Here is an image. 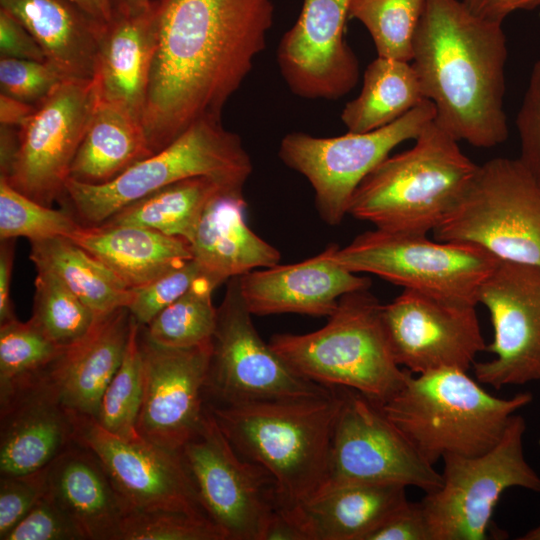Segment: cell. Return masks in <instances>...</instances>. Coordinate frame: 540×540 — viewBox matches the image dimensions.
<instances>
[{
    "instance_id": "1",
    "label": "cell",
    "mask_w": 540,
    "mask_h": 540,
    "mask_svg": "<svg viewBox=\"0 0 540 540\" xmlns=\"http://www.w3.org/2000/svg\"><path fill=\"white\" fill-rule=\"evenodd\" d=\"M157 48L143 126L156 153L203 118L221 119L273 22L272 0H156Z\"/></svg>"
},
{
    "instance_id": "2",
    "label": "cell",
    "mask_w": 540,
    "mask_h": 540,
    "mask_svg": "<svg viewBox=\"0 0 540 540\" xmlns=\"http://www.w3.org/2000/svg\"><path fill=\"white\" fill-rule=\"evenodd\" d=\"M507 52L502 24L473 16L460 0L425 1L411 63L434 121L457 141L478 148L506 141Z\"/></svg>"
},
{
    "instance_id": "3",
    "label": "cell",
    "mask_w": 540,
    "mask_h": 540,
    "mask_svg": "<svg viewBox=\"0 0 540 540\" xmlns=\"http://www.w3.org/2000/svg\"><path fill=\"white\" fill-rule=\"evenodd\" d=\"M342 401L336 387L321 396L207 406L234 449L271 475L278 508L291 511L325 483Z\"/></svg>"
},
{
    "instance_id": "4",
    "label": "cell",
    "mask_w": 540,
    "mask_h": 540,
    "mask_svg": "<svg viewBox=\"0 0 540 540\" xmlns=\"http://www.w3.org/2000/svg\"><path fill=\"white\" fill-rule=\"evenodd\" d=\"M414 140L410 149L388 156L363 179L349 215L377 229L413 234H428L441 224L478 165L434 120Z\"/></svg>"
},
{
    "instance_id": "5",
    "label": "cell",
    "mask_w": 540,
    "mask_h": 540,
    "mask_svg": "<svg viewBox=\"0 0 540 540\" xmlns=\"http://www.w3.org/2000/svg\"><path fill=\"white\" fill-rule=\"evenodd\" d=\"M532 401L488 393L465 370L408 373L401 388L379 404L384 414L431 465L449 454L476 456L491 449L510 418Z\"/></svg>"
},
{
    "instance_id": "6",
    "label": "cell",
    "mask_w": 540,
    "mask_h": 540,
    "mask_svg": "<svg viewBox=\"0 0 540 540\" xmlns=\"http://www.w3.org/2000/svg\"><path fill=\"white\" fill-rule=\"evenodd\" d=\"M369 289L343 295L325 326L306 334H275L269 344L299 375L326 387L354 390L382 404L409 371L396 362Z\"/></svg>"
},
{
    "instance_id": "7",
    "label": "cell",
    "mask_w": 540,
    "mask_h": 540,
    "mask_svg": "<svg viewBox=\"0 0 540 540\" xmlns=\"http://www.w3.org/2000/svg\"><path fill=\"white\" fill-rule=\"evenodd\" d=\"M252 170L239 135L221 119L203 118L108 183L89 185L69 178L60 203L80 225L98 226L123 207L187 178L209 176L243 190Z\"/></svg>"
},
{
    "instance_id": "8",
    "label": "cell",
    "mask_w": 540,
    "mask_h": 540,
    "mask_svg": "<svg viewBox=\"0 0 540 540\" xmlns=\"http://www.w3.org/2000/svg\"><path fill=\"white\" fill-rule=\"evenodd\" d=\"M331 258L353 273H369L404 289L476 306L479 290L499 259L470 243L430 240L427 234L374 228Z\"/></svg>"
},
{
    "instance_id": "9",
    "label": "cell",
    "mask_w": 540,
    "mask_h": 540,
    "mask_svg": "<svg viewBox=\"0 0 540 540\" xmlns=\"http://www.w3.org/2000/svg\"><path fill=\"white\" fill-rule=\"evenodd\" d=\"M499 260L540 267V185L518 158L478 165L458 202L433 231Z\"/></svg>"
},
{
    "instance_id": "10",
    "label": "cell",
    "mask_w": 540,
    "mask_h": 540,
    "mask_svg": "<svg viewBox=\"0 0 540 540\" xmlns=\"http://www.w3.org/2000/svg\"><path fill=\"white\" fill-rule=\"evenodd\" d=\"M525 430L524 418L515 413L488 451L443 457L441 486L420 501L432 540H487L492 514L505 490L540 492V477L524 456Z\"/></svg>"
},
{
    "instance_id": "11",
    "label": "cell",
    "mask_w": 540,
    "mask_h": 540,
    "mask_svg": "<svg viewBox=\"0 0 540 540\" xmlns=\"http://www.w3.org/2000/svg\"><path fill=\"white\" fill-rule=\"evenodd\" d=\"M435 115L434 104L423 99L398 120L373 131L337 137L292 132L282 139L278 155L309 181L319 216L335 226L348 214L351 198L363 179L396 146L415 139Z\"/></svg>"
},
{
    "instance_id": "12",
    "label": "cell",
    "mask_w": 540,
    "mask_h": 540,
    "mask_svg": "<svg viewBox=\"0 0 540 540\" xmlns=\"http://www.w3.org/2000/svg\"><path fill=\"white\" fill-rule=\"evenodd\" d=\"M241 295L239 277L228 280L212 336L206 385L208 404L321 396L334 388L296 373L258 334Z\"/></svg>"
},
{
    "instance_id": "13",
    "label": "cell",
    "mask_w": 540,
    "mask_h": 540,
    "mask_svg": "<svg viewBox=\"0 0 540 540\" xmlns=\"http://www.w3.org/2000/svg\"><path fill=\"white\" fill-rule=\"evenodd\" d=\"M180 454L202 508L225 540H261L278 507L273 478L234 449L208 406Z\"/></svg>"
},
{
    "instance_id": "14",
    "label": "cell",
    "mask_w": 540,
    "mask_h": 540,
    "mask_svg": "<svg viewBox=\"0 0 540 540\" xmlns=\"http://www.w3.org/2000/svg\"><path fill=\"white\" fill-rule=\"evenodd\" d=\"M343 401L331 437L326 485L342 482L396 483L425 493L437 490L442 476L363 394L342 388Z\"/></svg>"
},
{
    "instance_id": "15",
    "label": "cell",
    "mask_w": 540,
    "mask_h": 540,
    "mask_svg": "<svg viewBox=\"0 0 540 540\" xmlns=\"http://www.w3.org/2000/svg\"><path fill=\"white\" fill-rule=\"evenodd\" d=\"M97 100L92 80L65 79L19 128L16 157L1 178L42 205L60 202Z\"/></svg>"
},
{
    "instance_id": "16",
    "label": "cell",
    "mask_w": 540,
    "mask_h": 540,
    "mask_svg": "<svg viewBox=\"0 0 540 540\" xmlns=\"http://www.w3.org/2000/svg\"><path fill=\"white\" fill-rule=\"evenodd\" d=\"M478 303L489 312L493 358L473 364L479 383L495 389L540 380V267L499 260Z\"/></svg>"
},
{
    "instance_id": "17",
    "label": "cell",
    "mask_w": 540,
    "mask_h": 540,
    "mask_svg": "<svg viewBox=\"0 0 540 540\" xmlns=\"http://www.w3.org/2000/svg\"><path fill=\"white\" fill-rule=\"evenodd\" d=\"M139 340L143 395L137 433L161 448L180 452L199 430L207 410L212 343L188 348L162 346L151 341L141 325Z\"/></svg>"
},
{
    "instance_id": "18",
    "label": "cell",
    "mask_w": 540,
    "mask_h": 540,
    "mask_svg": "<svg viewBox=\"0 0 540 540\" xmlns=\"http://www.w3.org/2000/svg\"><path fill=\"white\" fill-rule=\"evenodd\" d=\"M475 307L404 289L382 305L396 362L412 374L449 368L467 371L487 346Z\"/></svg>"
},
{
    "instance_id": "19",
    "label": "cell",
    "mask_w": 540,
    "mask_h": 540,
    "mask_svg": "<svg viewBox=\"0 0 540 540\" xmlns=\"http://www.w3.org/2000/svg\"><path fill=\"white\" fill-rule=\"evenodd\" d=\"M74 427V441L97 456L130 509L178 510L209 518L180 452L141 437H118L94 418L75 412Z\"/></svg>"
},
{
    "instance_id": "20",
    "label": "cell",
    "mask_w": 540,
    "mask_h": 540,
    "mask_svg": "<svg viewBox=\"0 0 540 540\" xmlns=\"http://www.w3.org/2000/svg\"><path fill=\"white\" fill-rule=\"evenodd\" d=\"M350 0H304L283 35L277 63L289 89L306 99L338 100L359 79V62L346 42Z\"/></svg>"
},
{
    "instance_id": "21",
    "label": "cell",
    "mask_w": 540,
    "mask_h": 540,
    "mask_svg": "<svg viewBox=\"0 0 540 540\" xmlns=\"http://www.w3.org/2000/svg\"><path fill=\"white\" fill-rule=\"evenodd\" d=\"M239 285L252 315L330 316L343 295L369 289L371 281L335 262L327 247L299 263L248 272L239 276Z\"/></svg>"
},
{
    "instance_id": "22",
    "label": "cell",
    "mask_w": 540,
    "mask_h": 540,
    "mask_svg": "<svg viewBox=\"0 0 540 540\" xmlns=\"http://www.w3.org/2000/svg\"><path fill=\"white\" fill-rule=\"evenodd\" d=\"M74 412L43 382L0 404V474L47 467L74 442Z\"/></svg>"
},
{
    "instance_id": "23",
    "label": "cell",
    "mask_w": 540,
    "mask_h": 540,
    "mask_svg": "<svg viewBox=\"0 0 540 540\" xmlns=\"http://www.w3.org/2000/svg\"><path fill=\"white\" fill-rule=\"evenodd\" d=\"M132 321L126 307L100 316L84 338L53 361L41 381L69 410L96 419L104 391L123 360Z\"/></svg>"
},
{
    "instance_id": "24",
    "label": "cell",
    "mask_w": 540,
    "mask_h": 540,
    "mask_svg": "<svg viewBox=\"0 0 540 540\" xmlns=\"http://www.w3.org/2000/svg\"><path fill=\"white\" fill-rule=\"evenodd\" d=\"M157 38L156 0L136 14L113 13L100 38L92 79L98 101L120 106L143 122Z\"/></svg>"
},
{
    "instance_id": "25",
    "label": "cell",
    "mask_w": 540,
    "mask_h": 540,
    "mask_svg": "<svg viewBox=\"0 0 540 540\" xmlns=\"http://www.w3.org/2000/svg\"><path fill=\"white\" fill-rule=\"evenodd\" d=\"M46 494L85 540H119L129 505L97 456L73 442L46 467Z\"/></svg>"
},
{
    "instance_id": "26",
    "label": "cell",
    "mask_w": 540,
    "mask_h": 540,
    "mask_svg": "<svg viewBox=\"0 0 540 540\" xmlns=\"http://www.w3.org/2000/svg\"><path fill=\"white\" fill-rule=\"evenodd\" d=\"M406 488L396 483L357 481L326 485L305 503L285 512L306 540H365L408 501Z\"/></svg>"
},
{
    "instance_id": "27",
    "label": "cell",
    "mask_w": 540,
    "mask_h": 540,
    "mask_svg": "<svg viewBox=\"0 0 540 540\" xmlns=\"http://www.w3.org/2000/svg\"><path fill=\"white\" fill-rule=\"evenodd\" d=\"M242 192L216 197L204 211L190 242L192 259L218 285L278 264L280 252L247 225Z\"/></svg>"
},
{
    "instance_id": "28",
    "label": "cell",
    "mask_w": 540,
    "mask_h": 540,
    "mask_svg": "<svg viewBox=\"0 0 540 540\" xmlns=\"http://www.w3.org/2000/svg\"><path fill=\"white\" fill-rule=\"evenodd\" d=\"M35 38L65 79L92 80L105 23L71 0H0Z\"/></svg>"
},
{
    "instance_id": "29",
    "label": "cell",
    "mask_w": 540,
    "mask_h": 540,
    "mask_svg": "<svg viewBox=\"0 0 540 540\" xmlns=\"http://www.w3.org/2000/svg\"><path fill=\"white\" fill-rule=\"evenodd\" d=\"M130 289L143 287L192 259L185 239L131 225L80 226L70 237Z\"/></svg>"
},
{
    "instance_id": "30",
    "label": "cell",
    "mask_w": 540,
    "mask_h": 540,
    "mask_svg": "<svg viewBox=\"0 0 540 540\" xmlns=\"http://www.w3.org/2000/svg\"><path fill=\"white\" fill-rule=\"evenodd\" d=\"M151 155L143 122L120 106L97 100L69 178L83 184H105Z\"/></svg>"
},
{
    "instance_id": "31",
    "label": "cell",
    "mask_w": 540,
    "mask_h": 540,
    "mask_svg": "<svg viewBox=\"0 0 540 540\" xmlns=\"http://www.w3.org/2000/svg\"><path fill=\"white\" fill-rule=\"evenodd\" d=\"M226 192H242L209 176L180 180L117 211L100 225H131L193 239L208 205Z\"/></svg>"
},
{
    "instance_id": "32",
    "label": "cell",
    "mask_w": 540,
    "mask_h": 540,
    "mask_svg": "<svg viewBox=\"0 0 540 540\" xmlns=\"http://www.w3.org/2000/svg\"><path fill=\"white\" fill-rule=\"evenodd\" d=\"M36 270L53 273L98 316L128 307L133 290L68 237L30 241Z\"/></svg>"
},
{
    "instance_id": "33",
    "label": "cell",
    "mask_w": 540,
    "mask_h": 540,
    "mask_svg": "<svg viewBox=\"0 0 540 540\" xmlns=\"http://www.w3.org/2000/svg\"><path fill=\"white\" fill-rule=\"evenodd\" d=\"M423 99L411 62L377 56L364 71L359 95L344 106L341 120L348 132L373 131L398 120Z\"/></svg>"
},
{
    "instance_id": "34",
    "label": "cell",
    "mask_w": 540,
    "mask_h": 540,
    "mask_svg": "<svg viewBox=\"0 0 540 540\" xmlns=\"http://www.w3.org/2000/svg\"><path fill=\"white\" fill-rule=\"evenodd\" d=\"M64 348L31 318L0 324V404L40 381Z\"/></svg>"
},
{
    "instance_id": "35",
    "label": "cell",
    "mask_w": 540,
    "mask_h": 540,
    "mask_svg": "<svg viewBox=\"0 0 540 540\" xmlns=\"http://www.w3.org/2000/svg\"><path fill=\"white\" fill-rule=\"evenodd\" d=\"M217 286L213 279L202 274L149 324L141 325L144 334L156 344L174 348L211 342L217 321L212 292Z\"/></svg>"
},
{
    "instance_id": "36",
    "label": "cell",
    "mask_w": 540,
    "mask_h": 540,
    "mask_svg": "<svg viewBox=\"0 0 540 540\" xmlns=\"http://www.w3.org/2000/svg\"><path fill=\"white\" fill-rule=\"evenodd\" d=\"M426 0H350L349 19L368 30L377 56L411 62Z\"/></svg>"
},
{
    "instance_id": "37",
    "label": "cell",
    "mask_w": 540,
    "mask_h": 540,
    "mask_svg": "<svg viewBox=\"0 0 540 540\" xmlns=\"http://www.w3.org/2000/svg\"><path fill=\"white\" fill-rule=\"evenodd\" d=\"M31 319L61 347L84 338L98 316L53 273L37 270Z\"/></svg>"
},
{
    "instance_id": "38",
    "label": "cell",
    "mask_w": 540,
    "mask_h": 540,
    "mask_svg": "<svg viewBox=\"0 0 540 540\" xmlns=\"http://www.w3.org/2000/svg\"><path fill=\"white\" fill-rule=\"evenodd\" d=\"M133 317V316H132ZM140 324L133 317L123 360L102 396L96 421L113 435L136 439V424L143 395Z\"/></svg>"
},
{
    "instance_id": "39",
    "label": "cell",
    "mask_w": 540,
    "mask_h": 540,
    "mask_svg": "<svg viewBox=\"0 0 540 540\" xmlns=\"http://www.w3.org/2000/svg\"><path fill=\"white\" fill-rule=\"evenodd\" d=\"M80 226L67 209L42 205L0 177V240L70 238Z\"/></svg>"
},
{
    "instance_id": "40",
    "label": "cell",
    "mask_w": 540,
    "mask_h": 540,
    "mask_svg": "<svg viewBox=\"0 0 540 540\" xmlns=\"http://www.w3.org/2000/svg\"><path fill=\"white\" fill-rule=\"evenodd\" d=\"M119 540H225L209 518L178 510L130 509Z\"/></svg>"
},
{
    "instance_id": "41",
    "label": "cell",
    "mask_w": 540,
    "mask_h": 540,
    "mask_svg": "<svg viewBox=\"0 0 540 540\" xmlns=\"http://www.w3.org/2000/svg\"><path fill=\"white\" fill-rule=\"evenodd\" d=\"M64 80L46 61L0 59L1 93L35 106L42 103Z\"/></svg>"
},
{
    "instance_id": "42",
    "label": "cell",
    "mask_w": 540,
    "mask_h": 540,
    "mask_svg": "<svg viewBox=\"0 0 540 540\" xmlns=\"http://www.w3.org/2000/svg\"><path fill=\"white\" fill-rule=\"evenodd\" d=\"M201 275L199 266L191 259L151 283L132 289L133 296L127 308L140 325H147L158 313L185 293Z\"/></svg>"
},
{
    "instance_id": "43",
    "label": "cell",
    "mask_w": 540,
    "mask_h": 540,
    "mask_svg": "<svg viewBox=\"0 0 540 540\" xmlns=\"http://www.w3.org/2000/svg\"><path fill=\"white\" fill-rule=\"evenodd\" d=\"M3 540H85V536L45 492Z\"/></svg>"
},
{
    "instance_id": "44",
    "label": "cell",
    "mask_w": 540,
    "mask_h": 540,
    "mask_svg": "<svg viewBox=\"0 0 540 540\" xmlns=\"http://www.w3.org/2000/svg\"><path fill=\"white\" fill-rule=\"evenodd\" d=\"M46 492V467L0 478V540L29 512Z\"/></svg>"
},
{
    "instance_id": "45",
    "label": "cell",
    "mask_w": 540,
    "mask_h": 540,
    "mask_svg": "<svg viewBox=\"0 0 540 540\" xmlns=\"http://www.w3.org/2000/svg\"><path fill=\"white\" fill-rule=\"evenodd\" d=\"M522 165L540 185V60L531 71L516 117Z\"/></svg>"
},
{
    "instance_id": "46",
    "label": "cell",
    "mask_w": 540,
    "mask_h": 540,
    "mask_svg": "<svg viewBox=\"0 0 540 540\" xmlns=\"http://www.w3.org/2000/svg\"><path fill=\"white\" fill-rule=\"evenodd\" d=\"M365 540H432V534L421 503L408 500Z\"/></svg>"
},
{
    "instance_id": "47",
    "label": "cell",
    "mask_w": 540,
    "mask_h": 540,
    "mask_svg": "<svg viewBox=\"0 0 540 540\" xmlns=\"http://www.w3.org/2000/svg\"><path fill=\"white\" fill-rule=\"evenodd\" d=\"M1 58L46 61L44 53L25 26L11 13L0 8Z\"/></svg>"
},
{
    "instance_id": "48",
    "label": "cell",
    "mask_w": 540,
    "mask_h": 540,
    "mask_svg": "<svg viewBox=\"0 0 540 540\" xmlns=\"http://www.w3.org/2000/svg\"><path fill=\"white\" fill-rule=\"evenodd\" d=\"M473 16L491 23L502 24L504 19L518 10H533L540 0H461Z\"/></svg>"
},
{
    "instance_id": "49",
    "label": "cell",
    "mask_w": 540,
    "mask_h": 540,
    "mask_svg": "<svg viewBox=\"0 0 540 540\" xmlns=\"http://www.w3.org/2000/svg\"><path fill=\"white\" fill-rule=\"evenodd\" d=\"M16 239H2L0 243V324L16 319L10 297Z\"/></svg>"
},
{
    "instance_id": "50",
    "label": "cell",
    "mask_w": 540,
    "mask_h": 540,
    "mask_svg": "<svg viewBox=\"0 0 540 540\" xmlns=\"http://www.w3.org/2000/svg\"><path fill=\"white\" fill-rule=\"evenodd\" d=\"M261 540H306V538L290 516L277 507L266 522Z\"/></svg>"
},
{
    "instance_id": "51",
    "label": "cell",
    "mask_w": 540,
    "mask_h": 540,
    "mask_svg": "<svg viewBox=\"0 0 540 540\" xmlns=\"http://www.w3.org/2000/svg\"><path fill=\"white\" fill-rule=\"evenodd\" d=\"M37 106L0 94V123L4 126L21 128L34 114Z\"/></svg>"
},
{
    "instance_id": "52",
    "label": "cell",
    "mask_w": 540,
    "mask_h": 540,
    "mask_svg": "<svg viewBox=\"0 0 540 540\" xmlns=\"http://www.w3.org/2000/svg\"><path fill=\"white\" fill-rule=\"evenodd\" d=\"M19 129L1 125L0 127V177L10 172L19 145Z\"/></svg>"
},
{
    "instance_id": "53",
    "label": "cell",
    "mask_w": 540,
    "mask_h": 540,
    "mask_svg": "<svg viewBox=\"0 0 540 540\" xmlns=\"http://www.w3.org/2000/svg\"><path fill=\"white\" fill-rule=\"evenodd\" d=\"M89 15L102 23H108L113 15L111 0H71Z\"/></svg>"
},
{
    "instance_id": "54",
    "label": "cell",
    "mask_w": 540,
    "mask_h": 540,
    "mask_svg": "<svg viewBox=\"0 0 540 540\" xmlns=\"http://www.w3.org/2000/svg\"><path fill=\"white\" fill-rule=\"evenodd\" d=\"M152 0H111L112 12L136 14L147 9Z\"/></svg>"
},
{
    "instance_id": "55",
    "label": "cell",
    "mask_w": 540,
    "mask_h": 540,
    "mask_svg": "<svg viewBox=\"0 0 540 540\" xmlns=\"http://www.w3.org/2000/svg\"><path fill=\"white\" fill-rule=\"evenodd\" d=\"M520 540H540V525L529 530L526 534L519 538Z\"/></svg>"
}]
</instances>
